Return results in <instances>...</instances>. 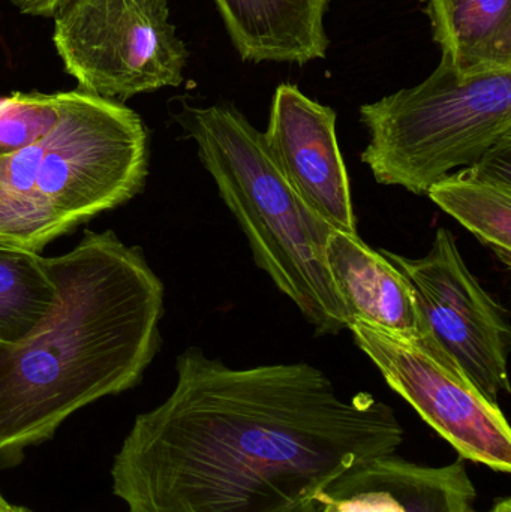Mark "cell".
<instances>
[{"instance_id": "6da1fadb", "label": "cell", "mask_w": 511, "mask_h": 512, "mask_svg": "<svg viewBox=\"0 0 511 512\" xmlns=\"http://www.w3.org/2000/svg\"><path fill=\"white\" fill-rule=\"evenodd\" d=\"M176 370L114 456L128 512H312L339 477L404 442L392 406L344 399L312 364L233 369L188 348Z\"/></svg>"}, {"instance_id": "7a4b0ae2", "label": "cell", "mask_w": 511, "mask_h": 512, "mask_svg": "<svg viewBox=\"0 0 511 512\" xmlns=\"http://www.w3.org/2000/svg\"><path fill=\"white\" fill-rule=\"evenodd\" d=\"M47 267L56 307L23 342L0 346V469L90 403L137 387L161 343L164 285L140 248L86 231Z\"/></svg>"}, {"instance_id": "3957f363", "label": "cell", "mask_w": 511, "mask_h": 512, "mask_svg": "<svg viewBox=\"0 0 511 512\" xmlns=\"http://www.w3.org/2000/svg\"><path fill=\"white\" fill-rule=\"evenodd\" d=\"M219 197L248 239L255 264L299 307L320 336L348 330L351 316L333 282L326 248L333 228L293 191L258 131L234 105L174 114Z\"/></svg>"}, {"instance_id": "277c9868", "label": "cell", "mask_w": 511, "mask_h": 512, "mask_svg": "<svg viewBox=\"0 0 511 512\" xmlns=\"http://www.w3.org/2000/svg\"><path fill=\"white\" fill-rule=\"evenodd\" d=\"M360 120L375 180L426 195L511 140V71L462 72L441 59L423 83L362 105Z\"/></svg>"}, {"instance_id": "5b68a950", "label": "cell", "mask_w": 511, "mask_h": 512, "mask_svg": "<svg viewBox=\"0 0 511 512\" xmlns=\"http://www.w3.org/2000/svg\"><path fill=\"white\" fill-rule=\"evenodd\" d=\"M147 131L122 102L83 90L63 92L62 113L50 134L0 159V186L41 195L75 225L116 209L143 189Z\"/></svg>"}, {"instance_id": "8992f818", "label": "cell", "mask_w": 511, "mask_h": 512, "mask_svg": "<svg viewBox=\"0 0 511 512\" xmlns=\"http://www.w3.org/2000/svg\"><path fill=\"white\" fill-rule=\"evenodd\" d=\"M54 45L83 92L126 99L183 83L188 48L167 0H62Z\"/></svg>"}, {"instance_id": "52a82bcc", "label": "cell", "mask_w": 511, "mask_h": 512, "mask_svg": "<svg viewBox=\"0 0 511 512\" xmlns=\"http://www.w3.org/2000/svg\"><path fill=\"white\" fill-rule=\"evenodd\" d=\"M393 391L404 397L459 457L511 471V430L498 403L483 396L425 324L395 333L362 321L348 327Z\"/></svg>"}, {"instance_id": "ba28073f", "label": "cell", "mask_w": 511, "mask_h": 512, "mask_svg": "<svg viewBox=\"0 0 511 512\" xmlns=\"http://www.w3.org/2000/svg\"><path fill=\"white\" fill-rule=\"evenodd\" d=\"M380 252L413 288L423 324L483 396L498 403L501 394L510 393L509 312L473 276L453 234L438 228L423 258Z\"/></svg>"}, {"instance_id": "9c48e42d", "label": "cell", "mask_w": 511, "mask_h": 512, "mask_svg": "<svg viewBox=\"0 0 511 512\" xmlns=\"http://www.w3.org/2000/svg\"><path fill=\"white\" fill-rule=\"evenodd\" d=\"M267 149L293 191L333 230L357 234L347 167L336 138V111L279 84L263 132Z\"/></svg>"}, {"instance_id": "30bf717a", "label": "cell", "mask_w": 511, "mask_h": 512, "mask_svg": "<svg viewBox=\"0 0 511 512\" xmlns=\"http://www.w3.org/2000/svg\"><path fill=\"white\" fill-rule=\"evenodd\" d=\"M476 498L462 457L431 468L392 454L342 475L317 504L336 512H474Z\"/></svg>"}, {"instance_id": "8fae6325", "label": "cell", "mask_w": 511, "mask_h": 512, "mask_svg": "<svg viewBox=\"0 0 511 512\" xmlns=\"http://www.w3.org/2000/svg\"><path fill=\"white\" fill-rule=\"evenodd\" d=\"M243 62L306 65L324 59L330 0H213Z\"/></svg>"}, {"instance_id": "7c38bea8", "label": "cell", "mask_w": 511, "mask_h": 512, "mask_svg": "<svg viewBox=\"0 0 511 512\" xmlns=\"http://www.w3.org/2000/svg\"><path fill=\"white\" fill-rule=\"evenodd\" d=\"M326 259L351 322L395 333H413L423 327L416 295L404 274L359 234L333 230Z\"/></svg>"}, {"instance_id": "4fadbf2b", "label": "cell", "mask_w": 511, "mask_h": 512, "mask_svg": "<svg viewBox=\"0 0 511 512\" xmlns=\"http://www.w3.org/2000/svg\"><path fill=\"white\" fill-rule=\"evenodd\" d=\"M429 198L511 265V140L470 167L447 174Z\"/></svg>"}, {"instance_id": "5bb4252c", "label": "cell", "mask_w": 511, "mask_h": 512, "mask_svg": "<svg viewBox=\"0 0 511 512\" xmlns=\"http://www.w3.org/2000/svg\"><path fill=\"white\" fill-rule=\"evenodd\" d=\"M441 59L462 72L511 71V0H423Z\"/></svg>"}, {"instance_id": "9a60e30c", "label": "cell", "mask_w": 511, "mask_h": 512, "mask_svg": "<svg viewBox=\"0 0 511 512\" xmlns=\"http://www.w3.org/2000/svg\"><path fill=\"white\" fill-rule=\"evenodd\" d=\"M57 304V286L39 252L0 242V346L23 342Z\"/></svg>"}, {"instance_id": "2e32d148", "label": "cell", "mask_w": 511, "mask_h": 512, "mask_svg": "<svg viewBox=\"0 0 511 512\" xmlns=\"http://www.w3.org/2000/svg\"><path fill=\"white\" fill-rule=\"evenodd\" d=\"M74 228L41 195H21L0 186V242L39 252Z\"/></svg>"}, {"instance_id": "e0dca14e", "label": "cell", "mask_w": 511, "mask_h": 512, "mask_svg": "<svg viewBox=\"0 0 511 512\" xmlns=\"http://www.w3.org/2000/svg\"><path fill=\"white\" fill-rule=\"evenodd\" d=\"M63 92L12 93L0 98V159L44 140L59 122Z\"/></svg>"}, {"instance_id": "ac0fdd59", "label": "cell", "mask_w": 511, "mask_h": 512, "mask_svg": "<svg viewBox=\"0 0 511 512\" xmlns=\"http://www.w3.org/2000/svg\"><path fill=\"white\" fill-rule=\"evenodd\" d=\"M23 14L53 17L62 0H9Z\"/></svg>"}, {"instance_id": "d6986e66", "label": "cell", "mask_w": 511, "mask_h": 512, "mask_svg": "<svg viewBox=\"0 0 511 512\" xmlns=\"http://www.w3.org/2000/svg\"><path fill=\"white\" fill-rule=\"evenodd\" d=\"M0 512H32L29 508L21 507V505L12 504L5 496L0 493Z\"/></svg>"}, {"instance_id": "ffe728a7", "label": "cell", "mask_w": 511, "mask_h": 512, "mask_svg": "<svg viewBox=\"0 0 511 512\" xmlns=\"http://www.w3.org/2000/svg\"><path fill=\"white\" fill-rule=\"evenodd\" d=\"M488 512H511V499L503 498L495 502L494 507Z\"/></svg>"}, {"instance_id": "44dd1931", "label": "cell", "mask_w": 511, "mask_h": 512, "mask_svg": "<svg viewBox=\"0 0 511 512\" xmlns=\"http://www.w3.org/2000/svg\"><path fill=\"white\" fill-rule=\"evenodd\" d=\"M312 512H336V511L333 510V508L327 507V505L317 504V507H315V510Z\"/></svg>"}]
</instances>
